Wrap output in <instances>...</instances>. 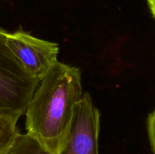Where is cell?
<instances>
[{"label":"cell","instance_id":"cell-1","mask_svg":"<svg viewBox=\"0 0 155 154\" xmlns=\"http://www.w3.org/2000/svg\"><path fill=\"white\" fill-rule=\"evenodd\" d=\"M83 95L80 69L56 62L39 82L27 106L26 134L48 154L61 153Z\"/></svg>","mask_w":155,"mask_h":154},{"label":"cell","instance_id":"cell-6","mask_svg":"<svg viewBox=\"0 0 155 154\" xmlns=\"http://www.w3.org/2000/svg\"><path fill=\"white\" fill-rule=\"evenodd\" d=\"M154 125H155V112L153 110L149 113L147 119V131H148V139H149L150 146L151 151L154 153L155 140H154Z\"/></svg>","mask_w":155,"mask_h":154},{"label":"cell","instance_id":"cell-2","mask_svg":"<svg viewBox=\"0 0 155 154\" xmlns=\"http://www.w3.org/2000/svg\"><path fill=\"white\" fill-rule=\"evenodd\" d=\"M99 131V111L90 95L83 93L76 107L68 143L61 154H98ZM10 154L48 153L30 136L19 133Z\"/></svg>","mask_w":155,"mask_h":154},{"label":"cell","instance_id":"cell-7","mask_svg":"<svg viewBox=\"0 0 155 154\" xmlns=\"http://www.w3.org/2000/svg\"><path fill=\"white\" fill-rule=\"evenodd\" d=\"M148 4L149 9L151 10V14H154V0H148Z\"/></svg>","mask_w":155,"mask_h":154},{"label":"cell","instance_id":"cell-3","mask_svg":"<svg viewBox=\"0 0 155 154\" xmlns=\"http://www.w3.org/2000/svg\"><path fill=\"white\" fill-rule=\"evenodd\" d=\"M7 32L0 28V113L20 118L39 85L6 43Z\"/></svg>","mask_w":155,"mask_h":154},{"label":"cell","instance_id":"cell-5","mask_svg":"<svg viewBox=\"0 0 155 154\" xmlns=\"http://www.w3.org/2000/svg\"><path fill=\"white\" fill-rule=\"evenodd\" d=\"M19 118L0 113V154H10L19 134L17 122Z\"/></svg>","mask_w":155,"mask_h":154},{"label":"cell","instance_id":"cell-4","mask_svg":"<svg viewBox=\"0 0 155 154\" xmlns=\"http://www.w3.org/2000/svg\"><path fill=\"white\" fill-rule=\"evenodd\" d=\"M6 43L26 70L40 82L58 60V45L21 30L7 33Z\"/></svg>","mask_w":155,"mask_h":154}]
</instances>
